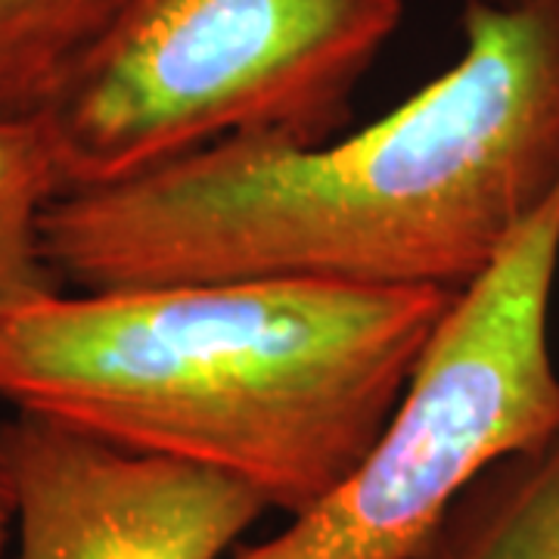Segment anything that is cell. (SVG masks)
Instances as JSON below:
<instances>
[{
	"mask_svg": "<svg viewBox=\"0 0 559 559\" xmlns=\"http://www.w3.org/2000/svg\"><path fill=\"white\" fill-rule=\"evenodd\" d=\"M128 0H0V121L40 119Z\"/></svg>",
	"mask_w": 559,
	"mask_h": 559,
	"instance_id": "cell-7",
	"label": "cell"
},
{
	"mask_svg": "<svg viewBox=\"0 0 559 559\" xmlns=\"http://www.w3.org/2000/svg\"><path fill=\"white\" fill-rule=\"evenodd\" d=\"M10 540H13V488H10L7 460L0 454V559L7 554Z\"/></svg>",
	"mask_w": 559,
	"mask_h": 559,
	"instance_id": "cell-9",
	"label": "cell"
},
{
	"mask_svg": "<svg viewBox=\"0 0 559 559\" xmlns=\"http://www.w3.org/2000/svg\"><path fill=\"white\" fill-rule=\"evenodd\" d=\"M463 38L348 138L224 140L62 193L44 215L53 271L79 293L293 277L457 296L559 187V0L466 3Z\"/></svg>",
	"mask_w": 559,
	"mask_h": 559,
	"instance_id": "cell-1",
	"label": "cell"
},
{
	"mask_svg": "<svg viewBox=\"0 0 559 559\" xmlns=\"http://www.w3.org/2000/svg\"><path fill=\"white\" fill-rule=\"evenodd\" d=\"M404 0H128L40 116L62 193L224 140L326 143Z\"/></svg>",
	"mask_w": 559,
	"mask_h": 559,
	"instance_id": "cell-3",
	"label": "cell"
},
{
	"mask_svg": "<svg viewBox=\"0 0 559 559\" xmlns=\"http://www.w3.org/2000/svg\"><path fill=\"white\" fill-rule=\"evenodd\" d=\"M419 559H559V429L469 481Z\"/></svg>",
	"mask_w": 559,
	"mask_h": 559,
	"instance_id": "cell-6",
	"label": "cell"
},
{
	"mask_svg": "<svg viewBox=\"0 0 559 559\" xmlns=\"http://www.w3.org/2000/svg\"><path fill=\"white\" fill-rule=\"evenodd\" d=\"M60 197L44 121H0V326L66 289L44 249V215Z\"/></svg>",
	"mask_w": 559,
	"mask_h": 559,
	"instance_id": "cell-8",
	"label": "cell"
},
{
	"mask_svg": "<svg viewBox=\"0 0 559 559\" xmlns=\"http://www.w3.org/2000/svg\"><path fill=\"white\" fill-rule=\"evenodd\" d=\"M16 559H227L271 510L249 485L16 411L0 426Z\"/></svg>",
	"mask_w": 559,
	"mask_h": 559,
	"instance_id": "cell-5",
	"label": "cell"
},
{
	"mask_svg": "<svg viewBox=\"0 0 559 559\" xmlns=\"http://www.w3.org/2000/svg\"><path fill=\"white\" fill-rule=\"evenodd\" d=\"M466 3H513V0H466Z\"/></svg>",
	"mask_w": 559,
	"mask_h": 559,
	"instance_id": "cell-10",
	"label": "cell"
},
{
	"mask_svg": "<svg viewBox=\"0 0 559 559\" xmlns=\"http://www.w3.org/2000/svg\"><path fill=\"white\" fill-rule=\"evenodd\" d=\"M451 301L293 277L60 293L0 326V399L301 516L380 439Z\"/></svg>",
	"mask_w": 559,
	"mask_h": 559,
	"instance_id": "cell-2",
	"label": "cell"
},
{
	"mask_svg": "<svg viewBox=\"0 0 559 559\" xmlns=\"http://www.w3.org/2000/svg\"><path fill=\"white\" fill-rule=\"evenodd\" d=\"M557 277L559 187L454 296L358 466L274 538L227 559H419L469 481L559 429Z\"/></svg>",
	"mask_w": 559,
	"mask_h": 559,
	"instance_id": "cell-4",
	"label": "cell"
}]
</instances>
